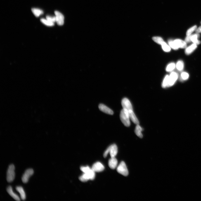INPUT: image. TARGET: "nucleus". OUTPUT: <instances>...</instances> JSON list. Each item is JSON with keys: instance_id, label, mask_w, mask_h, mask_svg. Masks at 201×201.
<instances>
[{"instance_id": "nucleus-15", "label": "nucleus", "mask_w": 201, "mask_h": 201, "mask_svg": "<svg viewBox=\"0 0 201 201\" xmlns=\"http://www.w3.org/2000/svg\"><path fill=\"white\" fill-rule=\"evenodd\" d=\"M130 118L133 123L136 125L139 124V122L138 119L135 115L133 110L129 111Z\"/></svg>"}, {"instance_id": "nucleus-1", "label": "nucleus", "mask_w": 201, "mask_h": 201, "mask_svg": "<svg viewBox=\"0 0 201 201\" xmlns=\"http://www.w3.org/2000/svg\"><path fill=\"white\" fill-rule=\"evenodd\" d=\"M120 117L121 121L125 126L129 127L130 126L129 111L123 109L121 111Z\"/></svg>"}, {"instance_id": "nucleus-14", "label": "nucleus", "mask_w": 201, "mask_h": 201, "mask_svg": "<svg viewBox=\"0 0 201 201\" xmlns=\"http://www.w3.org/2000/svg\"><path fill=\"white\" fill-rule=\"evenodd\" d=\"M174 41L178 48H184L187 47L186 43L181 39H176Z\"/></svg>"}, {"instance_id": "nucleus-26", "label": "nucleus", "mask_w": 201, "mask_h": 201, "mask_svg": "<svg viewBox=\"0 0 201 201\" xmlns=\"http://www.w3.org/2000/svg\"><path fill=\"white\" fill-rule=\"evenodd\" d=\"M161 45H162V48L164 51L167 52L170 51L171 50L170 47L165 42H164Z\"/></svg>"}, {"instance_id": "nucleus-7", "label": "nucleus", "mask_w": 201, "mask_h": 201, "mask_svg": "<svg viewBox=\"0 0 201 201\" xmlns=\"http://www.w3.org/2000/svg\"><path fill=\"white\" fill-rule=\"evenodd\" d=\"M121 103L123 109H126L128 111L133 110L132 105L128 99L126 98H124L122 100Z\"/></svg>"}, {"instance_id": "nucleus-16", "label": "nucleus", "mask_w": 201, "mask_h": 201, "mask_svg": "<svg viewBox=\"0 0 201 201\" xmlns=\"http://www.w3.org/2000/svg\"><path fill=\"white\" fill-rule=\"evenodd\" d=\"M190 39L191 42L197 45H198L201 43V41L198 39L200 37V35L198 33H196L195 34L190 35Z\"/></svg>"}, {"instance_id": "nucleus-5", "label": "nucleus", "mask_w": 201, "mask_h": 201, "mask_svg": "<svg viewBox=\"0 0 201 201\" xmlns=\"http://www.w3.org/2000/svg\"><path fill=\"white\" fill-rule=\"evenodd\" d=\"M34 171L33 169H30L26 170L22 176V180L24 183H26L29 181V178L33 174Z\"/></svg>"}, {"instance_id": "nucleus-19", "label": "nucleus", "mask_w": 201, "mask_h": 201, "mask_svg": "<svg viewBox=\"0 0 201 201\" xmlns=\"http://www.w3.org/2000/svg\"><path fill=\"white\" fill-rule=\"evenodd\" d=\"M143 131V129L139 124L137 125L136 128H135V132L136 134L138 137L140 138L143 137V135L142 133V132Z\"/></svg>"}, {"instance_id": "nucleus-29", "label": "nucleus", "mask_w": 201, "mask_h": 201, "mask_svg": "<svg viewBox=\"0 0 201 201\" xmlns=\"http://www.w3.org/2000/svg\"><path fill=\"white\" fill-rule=\"evenodd\" d=\"M197 26L196 25H195L189 29L186 32L187 36L190 35L194 31L196 30Z\"/></svg>"}, {"instance_id": "nucleus-9", "label": "nucleus", "mask_w": 201, "mask_h": 201, "mask_svg": "<svg viewBox=\"0 0 201 201\" xmlns=\"http://www.w3.org/2000/svg\"><path fill=\"white\" fill-rule=\"evenodd\" d=\"M92 169L95 172H99L104 170L105 169V167L101 163L98 162L93 164Z\"/></svg>"}, {"instance_id": "nucleus-23", "label": "nucleus", "mask_w": 201, "mask_h": 201, "mask_svg": "<svg viewBox=\"0 0 201 201\" xmlns=\"http://www.w3.org/2000/svg\"><path fill=\"white\" fill-rule=\"evenodd\" d=\"M152 39L157 44L162 45L164 41L162 38L159 37H154L152 38Z\"/></svg>"}, {"instance_id": "nucleus-18", "label": "nucleus", "mask_w": 201, "mask_h": 201, "mask_svg": "<svg viewBox=\"0 0 201 201\" xmlns=\"http://www.w3.org/2000/svg\"><path fill=\"white\" fill-rule=\"evenodd\" d=\"M16 188L17 191L20 193L21 198L22 200H25L26 198V195L23 188L21 186H17Z\"/></svg>"}, {"instance_id": "nucleus-12", "label": "nucleus", "mask_w": 201, "mask_h": 201, "mask_svg": "<svg viewBox=\"0 0 201 201\" xmlns=\"http://www.w3.org/2000/svg\"><path fill=\"white\" fill-rule=\"evenodd\" d=\"M6 190L8 194L15 200L18 201H20L19 197L17 194L14 193L11 186H9L7 188Z\"/></svg>"}, {"instance_id": "nucleus-2", "label": "nucleus", "mask_w": 201, "mask_h": 201, "mask_svg": "<svg viewBox=\"0 0 201 201\" xmlns=\"http://www.w3.org/2000/svg\"><path fill=\"white\" fill-rule=\"evenodd\" d=\"M95 177V172L91 169L87 173H84L82 176L79 177V179L83 182H85L89 180H93L94 179Z\"/></svg>"}, {"instance_id": "nucleus-32", "label": "nucleus", "mask_w": 201, "mask_h": 201, "mask_svg": "<svg viewBox=\"0 0 201 201\" xmlns=\"http://www.w3.org/2000/svg\"><path fill=\"white\" fill-rule=\"evenodd\" d=\"M196 32L197 33H201V26L196 29Z\"/></svg>"}, {"instance_id": "nucleus-27", "label": "nucleus", "mask_w": 201, "mask_h": 201, "mask_svg": "<svg viewBox=\"0 0 201 201\" xmlns=\"http://www.w3.org/2000/svg\"><path fill=\"white\" fill-rule=\"evenodd\" d=\"M169 78V75H167L166 76L162 83V87L163 88H166L167 87Z\"/></svg>"}, {"instance_id": "nucleus-6", "label": "nucleus", "mask_w": 201, "mask_h": 201, "mask_svg": "<svg viewBox=\"0 0 201 201\" xmlns=\"http://www.w3.org/2000/svg\"><path fill=\"white\" fill-rule=\"evenodd\" d=\"M178 74L176 72H173L169 76L167 87H170L174 85L178 77Z\"/></svg>"}, {"instance_id": "nucleus-20", "label": "nucleus", "mask_w": 201, "mask_h": 201, "mask_svg": "<svg viewBox=\"0 0 201 201\" xmlns=\"http://www.w3.org/2000/svg\"><path fill=\"white\" fill-rule=\"evenodd\" d=\"M32 12L36 17H39L40 15L43 14V12L42 10L36 8H32L31 9Z\"/></svg>"}, {"instance_id": "nucleus-33", "label": "nucleus", "mask_w": 201, "mask_h": 201, "mask_svg": "<svg viewBox=\"0 0 201 201\" xmlns=\"http://www.w3.org/2000/svg\"></svg>"}, {"instance_id": "nucleus-30", "label": "nucleus", "mask_w": 201, "mask_h": 201, "mask_svg": "<svg viewBox=\"0 0 201 201\" xmlns=\"http://www.w3.org/2000/svg\"><path fill=\"white\" fill-rule=\"evenodd\" d=\"M46 19L50 22L54 23L56 22V18L55 16H51L47 15L46 16Z\"/></svg>"}, {"instance_id": "nucleus-8", "label": "nucleus", "mask_w": 201, "mask_h": 201, "mask_svg": "<svg viewBox=\"0 0 201 201\" xmlns=\"http://www.w3.org/2000/svg\"><path fill=\"white\" fill-rule=\"evenodd\" d=\"M55 14L56 18V22L57 25H62L64 23V17L62 14L60 12L56 11L55 12Z\"/></svg>"}, {"instance_id": "nucleus-11", "label": "nucleus", "mask_w": 201, "mask_h": 201, "mask_svg": "<svg viewBox=\"0 0 201 201\" xmlns=\"http://www.w3.org/2000/svg\"><path fill=\"white\" fill-rule=\"evenodd\" d=\"M99 108L101 111L109 115H113V112L111 109L103 104H100L99 106Z\"/></svg>"}, {"instance_id": "nucleus-13", "label": "nucleus", "mask_w": 201, "mask_h": 201, "mask_svg": "<svg viewBox=\"0 0 201 201\" xmlns=\"http://www.w3.org/2000/svg\"><path fill=\"white\" fill-rule=\"evenodd\" d=\"M118 161L115 157H111L108 161V165L111 169H115L117 167Z\"/></svg>"}, {"instance_id": "nucleus-21", "label": "nucleus", "mask_w": 201, "mask_h": 201, "mask_svg": "<svg viewBox=\"0 0 201 201\" xmlns=\"http://www.w3.org/2000/svg\"><path fill=\"white\" fill-rule=\"evenodd\" d=\"M184 63L182 61H178L176 64V69L178 71H181L184 68Z\"/></svg>"}, {"instance_id": "nucleus-22", "label": "nucleus", "mask_w": 201, "mask_h": 201, "mask_svg": "<svg viewBox=\"0 0 201 201\" xmlns=\"http://www.w3.org/2000/svg\"><path fill=\"white\" fill-rule=\"evenodd\" d=\"M41 21L44 25L48 26H52L54 25V23L50 22L46 19H41Z\"/></svg>"}, {"instance_id": "nucleus-28", "label": "nucleus", "mask_w": 201, "mask_h": 201, "mask_svg": "<svg viewBox=\"0 0 201 201\" xmlns=\"http://www.w3.org/2000/svg\"><path fill=\"white\" fill-rule=\"evenodd\" d=\"M169 43L170 46L173 49L175 50H178V47L177 46L175 43H174V41L172 40H169Z\"/></svg>"}, {"instance_id": "nucleus-25", "label": "nucleus", "mask_w": 201, "mask_h": 201, "mask_svg": "<svg viewBox=\"0 0 201 201\" xmlns=\"http://www.w3.org/2000/svg\"><path fill=\"white\" fill-rule=\"evenodd\" d=\"M175 67V64L174 63H171L167 66L166 70L167 72H171L174 70Z\"/></svg>"}, {"instance_id": "nucleus-10", "label": "nucleus", "mask_w": 201, "mask_h": 201, "mask_svg": "<svg viewBox=\"0 0 201 201\" xmlns=\"http://www.w3.org/2000/svg\"><path fill=\"white\" fill-rule=\"evenodd\" d=\"M108 149L111 157H115L117 155L118 151V148L116 145L114 144L111 145Z\"/></svg>"}, {"instance_id": "nucleus-3", "label": "nucleus", "mask_w": 201, "mask_h": 201, "mask_svg": "<svg viewBox=\"0 0 201 201\" xmlns=\"http://www.w3.org/2000/svg\"><path fill=\"white\" fill-rule=\"evenodd\" d=\"M15 167L13 164L9 166L7 172L6 180L8 182H11L14 180L15 177Z\"/></svg>"}, {"instance_id": "nucleus-24", "label": "nucleus", "mask_w": 201, "mask_h": 201, "mask_svg": "<svg viewBox=\"0 0 201 201\" xmlns=\"http://www.w3.org/2000/svg\"><path fill=\"white\" fill-rule=\"evenodd\" d=\"M189 75L188 73L186 72H183L181 74L180 80L182 81L187 80L188 78Z\"/></svg>"}, {"instance_id": "nucleus-17", "label": "nucleus", "mask_w": 201, "mask_h": 201, "mask_svg": "<svg viewBox=\"0 0 201 201\" xmlns=\"http://www.w3.org/2000/svg\"><path fill=\"white\" fill-rule=\"evenodd\" d=\"M197 45L194 43L186 48L185 50V53L187 55L191 54L197 48Z\"/></svg>"}, {"instance_id": "nucleus-4", "label": "nucleus", "mask_w": 201, "mask_h": 201, "mask_svg": "<svg viewBox=\"0 0 201 201\" xmlns=\"http://www.w3.org/2000/svg\"><path fill=\"white\" fill-rule=\"evenodd\" d=\"M117 171L118 173L124 176H127L129 174V171L126 164L123 161L121 162L118 166Z\"/></svg>"}, {"instance_id": "nucleus-31", "label": "nucleus", "mask_w": 201, "mask_h": 201, "mask_svg": "<svg viewBox=\"0 0 201 201\" xmlns=\"http://www.w3.org/2000/svg\"><path fill=\"white\" fill-rule=\"evenodd\" d=\"M80 169L81 171L85 173L88 172L91 169L90 168L89 166H86V167H81Z\"/></svg>"}]
</instances>
